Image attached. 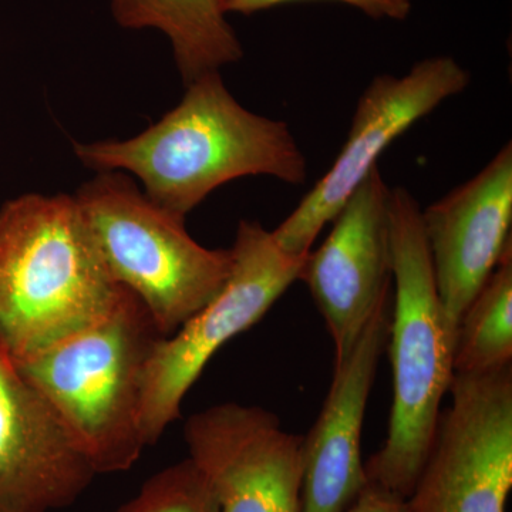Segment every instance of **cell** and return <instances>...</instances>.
Masks as SVG:
<instances>
[{
    "instance_id": "cell-12",
    "label": "cell",
    "mask_w": 512,
    "mask_h": 512,
    "mask_svg": "<svg viewBox=\"0 0 512 512\" xmlns=\"http://www.w3.org/2000/svg\"><path fill=\"white\" fill-rule=\"evenodd\" d=\"M92 466L0 348V512H55L92 484Z\"/></svg>"
},
{
    "instance_id": "cell-7",
    "label": "cell",
    "mask_w": 512,
    "mask_h": 512,
    "mask_svg": "<svg viewBox=\"0 0 512 512\" xmlns=\"http://www.w3.org/2000/svg\"><path fill=\"white\" fill-rule=\"evenodd\" d=\"M470 82V73L451 56L427 57L403 76H376L357 100L348 138L332 167L271 231L276 244L286 254L308 255L384 151Z\"/></svg>"
},
{
    "instance_id": "cell-4",
    "label": "cell",
    "mask_w": 512,
    "mask_h": 512,
    "mask_svg": "<svg viewBox=\"0 0 512 512\" xmlns=\"http://www.w3.org/2000/svg\"><path fill=\"white\" fill-rule=\"evenodd\" d=\"M161 338L146 306L130 291L89 328L18 360L94 473L130 470L141 436L144 373Z\"/></svg>"
},
{
    "instance_id": "cell-8",
    "label": "cell",
    "mask_w": 512,
    "mask_h": 512,
    "mask_svg": "<svg viewBox=\"0 0 512 512\" xmlns=\"http://www.w3.org/2000/svg\"><path fill=\"white\" fill-rule=\"evenodd\" d=\"M407 512H505L512 488V366L451 382Z\"/></svg>"
},
{
    "instance_id": "cell-17",
    "label": "cell",
    "mask_w": 512,
    "mask_h": 512,
    "mask_svg": "<svg viewBox=\"0 0 512 512\" xmlns=\"http://www.w3.org/2000/svg\"><path fill=\"white\" fill-rule=\"evenodd\" d=\"M306 2V0H222V9L227 13L254 15L285 5V3ZM362 10L373 19L404 20L412 10V0H333Z\"/></svg>"
},
{
    "instance_id": "cell-2",
    "label": "cell",
    "mask_w": 512,
    "mask_h": 512,
    "mask_svg": "<svg viewBox=\"0 0 512 512\" xmlns=\"http://www.w3.org/2000/svg\"><path fill=\"white\" fill-rule=\"evenodd\" d=\"M124 292L74 195L25 194L0 208V348L12 360L89 328Z\"/></svg>"
},
{
    "instance_id": "cell-9",
    "label": "cell",
    "mask_w": 512,
    "mask_h": 512,
    "mask_svg": "<svg viewBox=\"0 0 512 512\" xmlns=\"http://www.w3.org/2000/svg\"><path fill=\"white\" fill-rule=\"evenodd\" d=\"M184 440L220 512H301L303 436L276 414L217 404L185 421Z\"/></svg>"
},
{
    "instance_id": "cell-19",
    "label": "cell",
    "mask_w": 512,
    "mask_h": 512,
    "mask_svg": "<svg viewBox=\"0 0 512 512\" xmlns=\"http://www.w3.org/2000/svg\"><path fill=\"white\" fill-rule=\"evenodd\" d=\"M221 2H222V0H221Z\"/></svg>"
},
{
    "instance_id": "cell-16",
    "label": "cell",
    "mask_w": 512,
    "mask_h": 512,
    "mask_svg": "<svg viewBox=\"0 0 512 512\" xmlns=\"http://www.w3.org/2000/svg\"><path fill=\"white\" fill-rule=\"evenodd\" d=\"M117 512H220L210 483L190 457L148 478Z\"/></svg>"
},
{
    "instance_id": "cell-11",
    "label": "cell",
    "mask_w": 512,
    "mask_h": 512,
    "mask_svg": "<svg viewBox=\"0 0 512 512\" xmlns=\"http://www.w3.org/2000/svg\"><path fill=\"white\" fill-rule=\"evenodd\" d=\"M511 225V143L480 173L421 210L434 281L456 333L467 306L512 248Z\"/></svg>"
},
{
    "instance_id": "cell-3",
    "label": "cell",
    "mask_w": 512,
    "mask_h": 512,
    "mask_svg": "<svg viewBox=\"0 0 512 512\" xmlns=\"http://www.w3.org/2000/svg\"><path fill=\"white\" fill-rule=\"evenodd\" d=\"M390 248L392 412L387 439L365 470L367 481L407 498L429 457L441 403L454 379L456 330L448 323L434 281L419 201L404 187L392 188Z\"/></svg>"
},
{
    "instance_id": "cell-14",
    "label": "cell",
    "mask_w": 512,
    "mask_h": 512,
    "mask_svg": "<svg viewBox=\"0 0 512 512\" xmlns=\"http://www.w3.org/2000/svg\"><path fill=\"white\" fill-rule=\"evenodd\" d=\"M126 29H154L170 42L185 86L244 56L221 0H111Z\"/></svg>"
},
{
    "instance_id": "cell-5",
    "label": "cell",
    "mask_w": 512,
    "mask_h": 512,
    "mask_svg": "<svg viewBox=\"0 0 512 512\" xmlns=\"http://www.w3.org/2000/svg\"><path fill=\"white\" fill-rule=\"evenodd\" d=\"M110 275L146 306L164 338L224 288L229 249L198 244L185 218L151 201L121 171H103L74 195Z\"/></svg>"
},
{
    "instance_id": "cell-13",
    "label": "cell",
    "mask_w": 512,
    "mask_h": 512,
    "mask_svg": "<svg viewBox=\"0 0 512 512\" xmlns=\"http://www.w3.org/2000/svg\"><path fill=\"white\" fill-rule=\"evenodd\" d=\"M389 302L367 323L355 348L335 363L322 410L303 436L301 512H343L366 487L362 431L377 363L389 338Z\"/></svg>"
},
{
    "instance_id": "cell-1",
    "label": "cell",
    "mask_w": 512,
    "mask_h": 512,
    "mask_svg": "<svg viewBox=\"0 0 512 512\" xmlns=\"http://www.w3.org/2000/svg\"><path fill=\"white\" fill-rule=\"evenodd\" d=\"M183 99L128 140L73 143L86 167L130 173L144 194L178 217H187L221 185L265 175L289 185L308 178L305 154L286 121L245 109L221 72L187 84Z\"/></svg>"
},
{
    "instance_id": "cell-15",
    "label": "cell",
    "mask_w": 512,
    "mask_h": 512,
    "mask_svg": "<svg viewBox=\"0 0 512 512\" xmlns=\"http://www.w3.org/2000/svg\"><path fill=\"white\" fill-rule=\"evenodd\" d=\"M512 248L458 322L454 373L481 375L512 366Z\"/></svg>"
},
{
    "instance_id": "cell-18",
    "label": "cell",
    "mask_w": 512,
    "mask_h": 512,
    "mask_svg": "<svg viewBox=\"0 0 512 512\" xmlns=\"http://www.w3.org/2000/svg\"><path fill=\"white\" fill-rule=\"evenodd\" d=\"M343 512H407L406 498L369 481Z\"/></svg>"
},
{
    "instance_id": "cell-10",
    "label": "cell",
    "mask_w": 512,
    "mask_h": 512,
    "mask_svg": "<svg viewBox=\"0 0 512 512\" xmlns=\"http://www.w3.org/2000/svg\"><path fill=\"white\" fill-rule=\"evenodd\" d=\"M392 188L379 165L330 222L328 238L303 261L305 282L335 346V363L355 348L372 316L389 302Z\"/></svg>"
},
{
    "instance_id": "cell-6",
    "label": "cell",
    "mask_w": 512,
    "mask_h": 512,
    "mask_svg": "<svg viewBox=\"0 0 512 512\" xmlns=\"http://www.w3.org/2000/svg\"><path fill=\"white\" fill-rule=\"evenodd\" d=\"M228 281L204 308L154 346L144 373L141 436L156 446L178 420L202 370L229 340L264 318L293 282L305 256L286 254L258 221L239 222Z\"/></svg>"
}]
</instances>
